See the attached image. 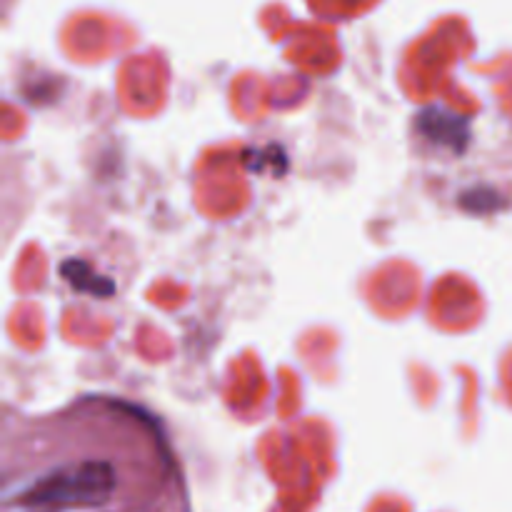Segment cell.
Wrapping results in <instances>:
<instances>
[{
	"mask_svg": "<svg viewBox=\"0 0 512 512\" xmlns=\"http://www.w3.org/2000/svg\"><path fill=\"white\" fill-rule=\"evenodd\" d=\"M118 488V473L108 460H80L58 465L25 485L18 505L35 512H68L103 508Z\"/></svg>",
	"mask_w": 512,
	"mask_h": 512,
	"instance_id": "6da1fadb",
	"label": "cell"
}]
</instances>
